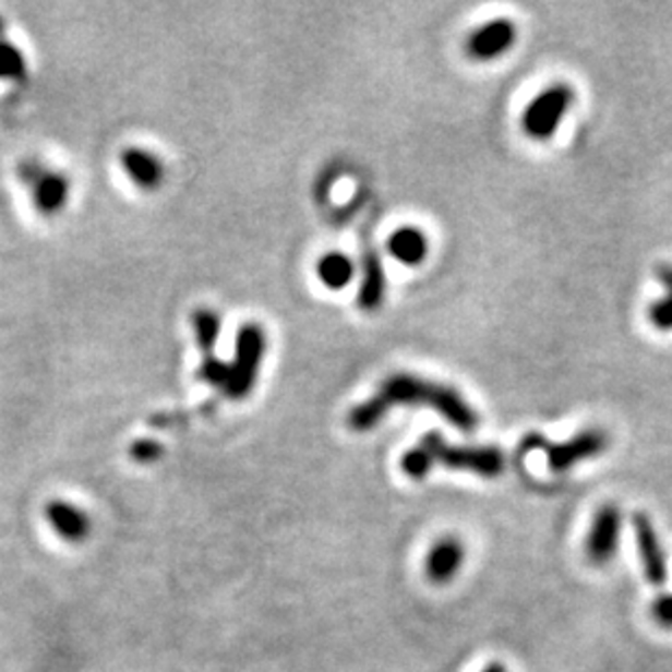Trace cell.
Here are the masks:
<instances>
[{
  "label": "cell",
  "instance_id": "cell-1",
  "mask_svg": "<svg viewBox=\"0 0 672 672\" xmlns=\"http://www.w3.org/2000/svg\"><path fill=\"white\" fill-rule=\"evenodd\" d=\"M400 405L431 407L461 431H475L479 424L477 411L455 387L416 374L398 372L387 376L379 385L376 394H372L365 403H359L350 409L348 427L352 431H370L385 418L392 407Z\"/></svg>",
  "mask_w": 672,
  "mask_h": 672
},
{
  "label": "cell",
  "instance_id": "cell-2",
  "mask_svg": "<svg viewBox=\"0 0 672 672\" xmlns=\"http://www.w3.org/2000/svg\"><path fill=\"white\" fill-rule=\"evenodd\" d=\"M420 446L429 453L433 466H444L448 470L472 472L485 479H494L503 475L505 457L496 446H455L446 444L442 433L431 431L424 433Z\"/></svg>",
  "mask_w": 672,
  "mask_h": 672
},
{
  "label": "cell",
  "instance_id": "cell-3",
  "mask_svg": "<svg viewBox=\"0 0 672 672\" xmlns=\"http://www.w3.org/2000/svg\"><path fill=\"white\" fill-rule=\"evenodd\" d=\"M266 348H268V337L262 325L247 323L238 329L233 359L227 361V383L223 389L225 396L238 400L253 392L260 379Z\"/></svg>",
  "mask_w": 672,
  "mask_h": 672
},
{
  "label": "cell",
  "instance_id": "cell-4",
  "mask_svg": "<svg viewBox=\"0 0 672 672\" xmlns=\"http://www.w3.org/2000/svg\"><path fill=\"white\" fill-rule=\"evenodd\" d=\"M20 179L28 188L37 214L52 218L65 209L72 190L68 175L44 168L39 161H24L20 166Z\"/></svg>",
  "mask_w": 672,
  "mask_h": 672
},
{
  "label": "cell",
  "instance_id": "cell-5",
  "mask_svg": "<svg viewBox=\"0 0 672 672\" xmlns=\"http://www.w3.org/2000/svg\"><path fill=\"white\" fill-rule=\"evenodd\" d=\"M573 103H575V92L566 83H557V85L544 89L527 107V111L523 116L525 133L536 137V140L551 137L560 129V124H562L566 111L573 107Z\"/></svg>",
  "mask_w": 672,
  "mask_h": 672
},
{
  "label": "cell",
  "instance_id": "cell-6",
  "mask_svg": "<svg viewBox=\"0 0 672 672\" xmlns=\"http://www.w3.org/2000/svg\"><path fill=\"white\" fill-rule=\"evenodd\" d=\"M623 516L616 505H605L592 520L588 540H586V555L592 566H608L616 551L621 538Z\"/></svg>",
  "mask_w": 672,
  "mask_h": 672
},
{
  "label": "cell",
  "instance_id": "cell-7",
  "mask_svg": "<svg viewBox=\"0 0 672 672\" xmlns=\"http://www.w3.org/2000/svg\"><path fill=\"white\" fill-rule=\"evenodd\" d=\"M610 440L603 431L599 429H590V431H581L579 435H575L573 440L564 442V444H553L547 448V461L549 468L553 472H566L573 466L599 457L605 448H608Z\"/></svg>",
  "mask_w": 672,
  "mask_h": 672
},
{
  "label": "cell",
  "instance_id": "cell-8",
  "mask_svg": "<svg viewBox=\"0 0 672 672\" xmlns=\"http://www.w3.org/2000/svg\"><path fill=\"white\" fill-rule=\"evenodd\" d=\"M634 533H636V544L640 553V562L645 568V575L649 584L653 586H664L669 577V564H667V553L660 542V536L647 514H636L634 516Z\"/></svg>",
  "mask_w": 672,
  "mask_h": 672
},
{
  "label": "cell",
  "instance_id": "cell-9",
  "mask_svg": "<svg viewBox=\"0 0 672 672\" xmlns=\"http://www.w3.org/2000/svg\"><path fill=\"white\" fill-rule=\"evenodd\" d=\"M46 523L50 529L68 544H81L92 533V518L85 509L76 507L74 503L52 499L44 507Z\"/></svg>",
  "mask_w": 672,
  "mask_h": 672
},
{
  "label": "cell",
  "instance_id": "cell-10",
  "mask_svg": "<svg viewBox=\"0 0 672 672\" xmlns=\"http://www.w3.org/2000/svg\"><path fill=\"white\" fill-rule=\"evenodd\" d=\"M516 41V26L509 20H492L479 26L466 44V50L477 61H490L505 55Z\"/></svg>",
  "mask_w": 672,
  "mask_h": 672
},
{
  "label": "cell",
  "instance_id": "cell-11",
  "mask_svg": "<svg viewBox=\"0 0 672 672\" xmlns=\"http://www.w3.org/2000/svg\"><path fill=\"white\" fill-rule=\"evenodd\" d=\"M120 166L127 179L140 190H157L166 179L164 161L142 146H129L120 153Z\"/></svg>",
  "mask_w": 672,
  "mask_h": 672
},
{
  "label": "cell",
  "instance_id": "cell-12",
  "mask_svg": "<svg viewBox=\"0 0 672 672\" xmlns=\"http://www.w3.org/2000/svg\"><path fill=\"white\" fill-rule=\"evenodd\" d=\"M464 557H466V551L457 538H442L427 553V560H424L427 579L435 586H444L453 581L464 564Z\"/></svg>",
  "mask_w": 672,
  "mask_h": 672
},
{
  "label": "cell",
  "instance_id": "cell-13",
  "mask_svg": "<svg viewBox=\"0 0 672 672\" xmlns=\"http://www.w3.org/2000/svg\"><path fill=\"white\" fill-rule=\"evenodd\" d=\"M387 251L394 260H398L405 266H420L427 257L429 247H427V238L418 229L405 227L389 236Z\"/></svg>",
  "mask_w": 672,
  "mask_h": 672
},
{
  "label": "cell",
  "instance_id": "cell-14",
  "mask_svg": "<svg viewBox=\"0 0 672 672\" xmlns=\"http://www.w3.org/2000/svg\"><path fill=\"white\" fill-rule=\"evenodd\" d=\"M385 295V271L379 255L368 253L363 260V281L359 288V308L365 312L376 310Z\"/></svg>",
  "mask_w": 672,
  "mask_h": 672
},
{
  "label": "cell",
  "instance_id": "cell-15",
  "mask_svg": "<svg viewBox=\"0 0 672 672\" xmlns=\"http://www.w3.org/2000/svg\"><path fill=\"white\" fill-rule=\"evenodd\" d=\"M192 329H194V337H196V344H199V350H201V357L207 359V357H214V348L218 344V337H220V329H223V319L218 312L209 310V308H199L194 314H192Z\"/></svg>",
  "mask_w": 672,
  "mask_h": 672
},
{
  "label": "cell",
  "instance_id": "cell-16",
  "mask_svg": "<svg viewBox=\"0 0 672 672\" xmlns=\"http://www.w3.org/2000/svg\"><path fill=\"white\" fill-rule=\"evenodd\" d=\"M355 266L341 253H327L319 262V277L329 290H341L352 281Z\"/></svg>",
  "mask_w": 672,
  "mask_h": 672
},
{
  "label": "cell",
  "instance_id": "cell-17",
  "mask_svg": "<svg viewBox=\"0 0 672 672\" xmlns=\"http://www.w3.org/2000/svg\"><path fill=\"white\" fill-rule=\"evenodd\" d=\"M28 74V63L24 52L4 37H0V81H24Z\"/></svg>",
  "mask_w": 672,
  "mask_h": 672
},
{
  "label": "cell",
  "instance_id": "cell-18",
  "mask_svg": "<svg viewBox=\"0 0 672 672\" xmlns=\"http://www.w3.org/2000/svg\"><path fill=\"white\" fill-rule=\"evenodd\" d=\"M658 275L662 286L667 288V297L649 308V321L660 332H672V266H660Z\"/></svg>",
  "mask_w": 672,
  "mask_h": 672
},
{
  "label": "cell",
  "instance_id": "cell-19",
  "mask_svg": "<svg viewBox=\"0 0 672 672\" xmlns=\"http://www.w3.org/2000/svg\"><path fill=\"white\" fill-rule=\"evenodd\" d=\"M400 468L409 479H424L435 466L429 457V453L418 444L413 448H409L403 457H400Z\"/></svg>",
  "mask_w": 672,
  "mask_h": 672
},
{
  "label": "cell",
  "instance_id": "cell-20",
  "mask_svg": "<svg viewBox=\"0 0 672 672\" xmlns=\"http://www.w3.org/2000/svg\"><path fill=\"white\" fill-rule=\"evenodd\" d=\"M129 457L137 464H153L164 457V444L153 440V437H142L131 442L129 446Z\"/></svg>",
  "mask_w": 672,
  "mask_h": 672
},
{
  "label": "cell",
  "instance_id": "cell-21",
  "mask_svg": "<svg viewBox=\"0 0 672 672\" xmlns=\"http://www.w3.org/2000/svg\"><path fill=\"white\" fill-rule=\"evenodd\" d=\"M651 614H653V621L664 627V629H672V595H662L653 601L651 605Z\"/></svg>",
  "mask_w": 672,
  "mask_h": 672
},
{
  "label": "cell",
  "instance_id": "cell-22",
  "mask_svg": "<svg viewBox=\"0 0 672 672\" xmlns=\"http://www.w3.org/2000/svg\"><path fill=\"white\" fill-rule=\"evenodd\" d=\"M481 672H507V669L503 664H490V667H485Z\"/></svg>",
  "mask_w": 672,
  "mask_h": 672
},
{
  "label": "cell",
  "instance_id": "cell-23",
  "mask_svg": "<svg viewBox=\"0 0 672 672\" xmlns=\"http://www.w3.org/2000/svg\"><path fill=\"white\" fill-rule=\"evenodd\" d=\"M4 26H7V24H4V17L0 15V37H4Z\"/></svg>",
  "mask_w": 672,
  "mask_h": 672
}]
</instances>
